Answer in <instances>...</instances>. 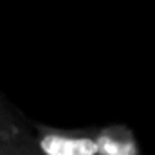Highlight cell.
Here are the masks:
<instances>
[{
  "label": "cell",
  "mask_w": 155,
  "mask_h": 155,
  "mask_svg": "<svg viewBox=\"0 0 155 155\" xmlns=\"http://www.w3.org/2000/svg\"><path fill=\"white\" fill-rule=\"evenodd\" d=\"M33 141L40 155H99L96 126L58 128L38 123Z\"/></svg>",
  "instance_id": "cell-1"
},
{
  "label": "cell",
  "mask_w": 155,
  "mask_h": 155,
  "mask_svg": "<svg viewBox=\"0 0 155 155\" xmlns=\"http://www.w3.org/2000/svg\"><path fill=\"white\" fill-rule=\"evenodd\" d=\"M99 155H143L135 132L123 123L96 126Z\"/></svg>",
  "instance_id": "cell-2"
},
{
  "label": "cell",
  "mask_w": 155,
  "mask_h": 155,
  "mask_svg": "<svg viewBox=\"0 0 155 155\" xmlns=\"http://www.w3.org/2000/svg\"><path fill=\"white\" fill-rule=\"evenodd\" d=\"M29 144H33V134L16 121L0 97V155H13Z\"/></svg>",
  "instance_id": "cell-3"
},
{
  "label": "cell",
  "mask_w": 155,
  "mask_h": 155,
  "mask_svg": "<svg viewBox=\"0 0 155 155\" xmlns=\"http://www.w3.org/2000/svg\"><path fill=\"white\" fill-rule=\"evenodd\" d=\"M13 155H40L38 150H36V146H35V143L31 144V146H27V148H22L20 152H16V153Z\"/></svg>",
  "instance_id": "cell-4"
}]
</instances>
